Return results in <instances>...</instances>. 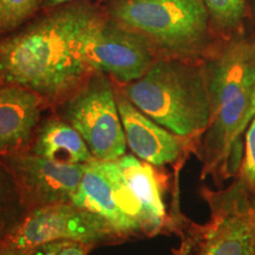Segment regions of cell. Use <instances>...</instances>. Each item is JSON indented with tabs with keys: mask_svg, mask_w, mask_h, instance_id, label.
Masks as SVG:
<instances>
[{
	"mask_svg": "<svg viewBox=\"0 0 255 255\" xmlns=\"http://www.w3.org/2000/svg\"><path fill=\"white\" fill-rule=\"evenodd\" d=\"M105 17L83 0L46 11L0 38V85H18L58 105L94 72L87 45Z\"/></svg>",
	"mask_w": 255,
	"mask_h": 255,
	"instance_id": "1",
	"label": "cell"
},
{
	"mask_svg": "<svg viewBox=\"0 0 255 255\" xmlns=\"http://www.w3.org/2000/svg\"><path fill=\"white\" fill-rule=\"evenodd\" d=\"M121 90L143 114L175 135L206 131L212 107L205 69L186 59L159 58L137 81Z\"/></svg>",
	"mask_w": 255,
	"mask_h": 255,
	"instance_id": "2",
	"label": "cell"
},
{
	"mask_svg": "<svg viewBox=\"0 0 255 255\" xmlns=\"http://www.w3.org/2000/svg\"><path fill=\"white\" fill-rule=\"evenodd\" d=\"M212 120L203 139V173H212L228 158L244 132V121L255 89V47L229 44L205 69Z\"/></svg>",
	"mask_w": 255,
	"mask_h": 255,
	"instance_id": "3",
	"label": "cell"
},
{
	"mask_svg": "<svg viewBox=\"0 0 255 255\" xmlns=\"http://www.w3.org/2000/svg\"><path fill=\"white\" fill-rule=\"evenodd\" d=\"M108 14L144 36L167 58L187 60L207 43L209 12L203 0H116Z\"/></svg>",
	"mask_w": 255,
	"mask_h": 255,
	"instance_id": "4",
	"label": "cell"
},
{
	"mask_svg": "<svg viewBox=\"0 0 255 255\" xmlns=\"http://www.w3.org/2000/svg\"><path fill=\"white\" fill-rule=\"evenodd\" d=\"M58 116L83 137L98 161L127 154V139L113 78L94 71L77 90L57 105Z\"/></svg>",
	"mask_w": 255,
	"mask_h": 255,
	"instance_id": "5",
	"label": "cell"
},
{
	"mask_svg": "<svg viewBox=\"0 0 255 255\" xmlns=\"http://www.w3.org/2000/svg\"><path fill=\"white\" fill-rule=\"evenodd\" d=\"M72 203L103 220L119 240L142 233L151 235L144 212L116 159L87 164Z\"/></svg>",
	"mask_w": 255,
	"mask_h": 255,
	"instance_id": "6",
	"label": "cell"
},
{
	"mask_svg": "<svg viewBox=\"0 0 255 255\" xmlns=\"http://www.w3.org/2000/svg\"><path fill=\"white\" fill-rule=\"evenodd\" d=\"M57 240H73L95 246L119 238L103 220L69 202L28 210L6 235L5 246L26 253Z\"/></svg>",
	"mask_w": 255,
	"mask_h": 255,
	"instance_id": "7",
	"label": "cell"
},
{
	"mask_svg": "<svg viewBox=\"0 0 255 255\" xmlns=\"http://www.w3.org/2000/svg\"><path fill=\"white\" fill-rule=\"evenodd\" d=\"M157 51L141 33L111 17H104L90 36L87 57L94 71L121 85L144 76L158 58Z\"/></svg>",
	"mask_w": 255,
	"mask_h": 255,
	"instance_id": "8",
	"label": "cell"
},
{
	"mask_svg": "<svg viewBox=\"0 0 255 255\" xmlns=\"http://www.w3.org/2000/svg\"><path fill=\"white\" fill-rule=\"evenodd\" d=\"M4 163L27 210L72 202L87 167L60 163L32 151L5 155Z\"/></svg>",
	"mask_w": 255,
	"mask_h": 255,
	"instance_id": "9",
	"label": "cell"
},
{
	"mask_svg": "<svg viewBox=\"0 0 255 255\" xmlns=\"http://www.w3.org/2000/svg\"><path fill=\"white\" fill-rule=\"evenodd\" d=\"M212 226L197 255H255V219L241 195L227 191L209 199Z\"/></svg>",
	"mask_w": 255,
	"mask_h": 255,
	"instance_id": "10",
	"label": "cell"
},
{
	"mask_svg": "<svg viewBox=\"0 0 255 255\" xmlns=\"http://www.w3.org/2000/svg\"><path fill=\"white\" fill-rule=\"evenodd\" d=\"M127 145L132 155L151 165L176 162L186 149V138L175 135L137 109L115 85Z\"/></svg>",
	"mask_w": 255,
	"mask_h": 255,
	"instance_id": "11",
	"label": "cell"
},
{
	"mask_svg": "<svg viewBox=\"0 0 255 255\" xmlns=\"http://www.w3.org/2000/svg\"><path fill=\"white\" fill-rule=\"evenodd\" d=\"M45 101L18 85L0 87V152L24 151L33 139Z\"/></svg>",
	"mask_w": 255,
	"mask_h": 255,
	"instance_id": "12",
	"label": "cell"
},
{
	"mask_svg": "<svg viewBox=\"0 0 255 255\" xmlns=\"http://www.w3.org/2000/svg\"><path fill=\"white\" fill-rule=\"evenodd\" d=\"M31 151L52 161L69 164H89L96 161L83 137L59 116L40 124Z\"/></svg>",
	"mask_w": 255,
	"mask_h": 255,
	"instance_id": "13",
	"label": "cell"
},
{
	"mask_svg": "<svg viewBox=\"0 0 255 255\" xmlns=\"http://www.w3.org/2000/svg\"><path fill=\"white\" fill-rule=\"evenodd\" d=\"M116 162L124 180L144 212L150 233H158L165 223V207L154 168L132 154L123 155Z\"/></svg>",
	"mask_w": 255,
	"mask_h": 255,
	"instance_id": "14",
	"label": "cell"
},
{
	"mask_svg": "<svg viewBox=\"0 0 255 255\" xmlns=\"http://www.w3.org/2000/svg\"><path fill=\"white\" fill-rule=\"evenodd\" d=\"M43 5L44 0H0V36L23 27Z\"/></svg>",
	"mask_w": 255,
	"mask_h": 255,
	"instance_id": "15",
	"label": "cell"
},
{
	"mask_svg": "<svg viewBox=\"0 0 255 255\" xmlns=\"http://www.w3.org/2000/svg\"><path fill=\"white\" fill-rule=\"evenodd\" d=\"M203 2L210 17L221 27L235 26L245 15V0H203Z\"/></svg>",
	"mask_w": 255,
	"mask_h": 255,
	"instance_id": "16",
	"label": "cell"
},
{
	"mask_svg": "<svg viewBox=\"0 0 255 255\" xmlns=\"http://www.w3.org/2000/svg\"><path fill=\"white\" fill-rule=\"evenodd\" d=\"M90 245L73 240H57L46 242L33 250L24 253L25 255H88L91 250Z\"/></svg>",
	"mask_w": 255,
	"mask_h": 255,
	"instance_id": "17",
	"label": "cell"
},
{
	"mask_svg": "<svg viewBox=\"0 0 255 255\" xmlns=\"http://www.w3.org/2000/svg\"><path fill=\"white\" fill-rule=\"evenodd\" d=\"M245 174L255 184V116L251 121L246 135V155H245Z\"/></svg>",
	"mask_w": 255,
	"mask_h": 255,
	"instance_id": "18",
	"label": "cell"
},
{
	"mask_svg": "<svg viewBox=\"0 0 255 255\" xmlns=\"http://www.w3.org/2000/svg\"><path fill=\"white\" fill-rule=\"evenodd\" d=\"M17 195L13 181L7 170L0 168V212L7 206L8 201Z\"/></svg>",
	"mask_w": 255,
	"mask_h": 255,
	"instance_id": "19",
	"label": "cell"
},
{
	"mask_svg": "<svg viewBox=\"0 0 255 255\" xmlns=\"http://www.w3.org/2000/svg\"><path fill=\"white\" fill-rule=\"evenodd\" d=\"M77 1H83V0H44L43 8L46 9V11H49V9L60 7V6L72 4V2H77Z\"/></svg>",
	"mask_w": 255,
	"mask_h": 255,
	"instance_id": "20",
	"label": "cell"
},
{
	"mask_svg": "<svg viewBox=\"0 0 255 255\" xmlns=\"http://www.w3.org/2000/svg\"><path fill=\"white\" fill-rule=\"evenodd\" d=\"M254 116H255V89H254L253 96H252V100H251L250 108H248L246 116H245V121H244V130H245V128H246V127L248 126V124L251 123V121L254 119Z\"/></svg>",
	"mask_w": 255,
	"mask_h": 255,
	"instance_id": "21",
	"label": "cell"
},
{
	"mask_svg": "<svg viewBox=\"0 0 255 255\" xmlns=\"http://www.w3.org/2000/svg\"><path fill=\"white\" fill-rule=\"evenodd\" d=\"M0 255H25V254L23 252L12 250V248L5 246L1 251H0Z\"/></svg>",
	"mask_w": 255,
	"mask_h": 255,
	"instance_id": "22",
	"label": "cell"
},
{
	"mask_svg": "<svg viewBox=\"0 0 255 255\" xmlns=\"http://www.w3.org/2000/svg\"><path fill=\"white\" fill-rule=\"evenodd\" d=\"M252 209H253V214H254V219H255V196L253 199V202H252Z\"/></svg>",
	"mask_w": 255,
	"mask_h": 255,
	"instance_id": "23",
	"label": "cell"
}]
</instances>
